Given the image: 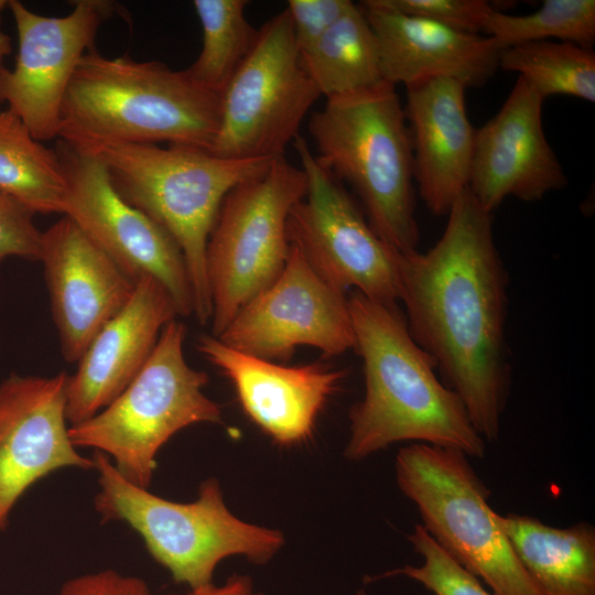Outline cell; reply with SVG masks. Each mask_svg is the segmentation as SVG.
<instances>
[{
	"label": "cell",
	"mask_w": 595,
	"mask_h": 595,
	"mask_svg": "<svg viewBox=\"0 0 595 595\" xmlns=\"http://www.w3.org/2000/svg\"><path fill=\"white\" fill-rule=\"evenodd\" d=\"M428 251L399 255L400 299L414 342L462 400L476 432L495 441L511 377L508 277L491 214L466 190Z\"/></svg>",
	"instance_id": "1"
},
{
	"label": "cell",
	"mask_w": 595,
	"mask_h": 595,
	"mask_svg": "<svg viewBox=\"0 0 595 595\" xmlns=\"http://www.w3.org/2000/svg\"><path fill=\"white\" fill-rule=\"evenodd\" d=\"M348 306L365 394L349 411L344 456L361 461L393 443L416 441L482 458L484 439L459 397L443 383L431 357L412 338L398 303L353 291Z\"/></svg>",
	"instance_id": "2"
},
{
	"label": "cell",
	"mask_w": 595,
	"mask_h": 595,
	"mask_svg": "<svg viewBox=\"0 0 595 595\" xmlns=\"http://www.w3.org/2000/svg\"><path fill=\"white\" fill-rule=\"evenodd\" d=\"M220 94L156 61L107 57L96 48L80 60L68 86L58 139L79 151L115 143L186 145L209 152Z\"/></svg>",
	"instance_id": "3"
},
{
	"label": "cell",
	"mask_w": 595,
	"mask_h": 595,
	"mask_svg": "<svg viewBox=\"0 0 595 595\" xmlns=\"http://www.w3.org/2000/svg\"><path fill=\"white\" fill-rule=\"evenodd\" d=\"M309 131L316 159L353 187L375 232L398 252L416 250L413 152L396 86L383 80L326 99Z\"/></svg>",
	"instance_id": "4"
},
{
	"label": "cell",
	"mask_w": 595,
	"mask_h": 595,
	"mask_svg": "<svg viewBox=\"0 0 595 595\" xmlns=\"http://www.w3.org/2000/svg\"><path fill=\"white\" fill-rule=\"evenodd\" d=\"M82 152L96 156L117 193L173 238L191 278L193 315L201 324L210 322L205 255L219 207L230 190L274 159H224L177 144L115 143Z\"/></svg>",
	"instance_id": "5"
},
{
	"label": "cell",
	"mask_w": 595,
	"mask_h": 595,
	"mask_svg": "<svg viewBox=\"0 0 595 595\" xmlns=\"http://www.w3.org/2000/svg\"><path fill=\"white\" fill-rule=\"evenodd\" d=\"M93 459L99 487L94 506L101 520L129 524L178 584L212 583L219 562L234 555L263 565L284 544L281 531L234 516L216 478L199 485L195 500L177 502L127 480L104 453L95 451Z\"/></svg>",
	"instance_id": "6"
},
{
	"label": "cell",
	"mask_w": 595,
	"mask_h": 595,
	"mask_svg": "<svg viewBox=\"0 0 595 595\" xmlns=\"http://www.w3.org/2000/svg\"><path fill=\"white\" fill-rule=\"evenodd\" d=\"M185 325L171 321L128 387L97 414L69 426L76 447L104 453L122 477L142 488H149L156 455L175 433L223 421L220 405L203 391L208 375L185 359Z\"/></svg>",
	"instance_id": "7"
},
{
	"label": "cell",
	"mask_w": 595,
	"mask_h": 595,
	"mask_svg": "<svg viewBox=\"0 0 595 595\" xmlns=\"http://www.w3.org/2000/svg\"><path fill=\"white\" fill-rule=\"evenodd\" d=\"M467 457L424 443L403 447L394 463L398 487L415 505L429 536L494 595H540Z\"/></svg>",
	"instance_id": "8"
},
{
	"label": "cell",
	"mask_w": 595,
	"mask_h": 595,
	"mask_svg": "<svg viewBox=\"0 0 595 595\" xmlns=\"http://www.w3.org/2000/svg\"><path fill=\"white\" fill-rule=\"evenodd\" d=\"M305 193L303 170L283 155L225 196L205 255L213 336L281 273L290 250L288 218Z\"/></svg>",
	"instance_id": "9"
},
{
	"label": "cell",
	"mask_w": 595,
	"mask_h": 595,
	"mask_svg": "<svg viewBox=\"0 0 595 595\" xmlns=\"http://www.w3.org/2000/svg\"><path fill=\"white\" fill-rule=\"evenodd\" d=\"M320 97L284 10L258 29L250 52L221 91L209 152L231 160L283 156Z\"/></svg>",
	"instance_id": "10"
},
{
	"label": "cell",
	"mask_w": 595,
	"mask_h": 595,
	"mask_svg": "<svg viewBox=\"0 0 595 595\" xmlns=\"http://www.w3.org/2000/svg\"><path fill=\"white\" fill-rule=\"evenodd\" d=\"M306 193L288 218V240L329 284L383 303H399L397 250L371 228L342 182L298 136L293 141Z\"/></svg>",
	"instance_id": "11"
},
{
	"label": "cell",
	"mask_w": 595,
	"mask_h": 595,
	"mask_svg": "<svg viewBox=\"0 0 595 595\" xmlns=\"http://www.w3.org/2000/svg\"><path fill=\"white\" fill-rule=\"evenodd\" d=\"M55 151L68 185L64 216L133 282L154 279L171 295L180 316L193 315L191 278L173 238L117 193L96 156L61 140Z\"/></svg>",
	"instance_id": "12"
},
{
	"label": "cell",
	"mask_w": 595,
	"mask_h": 595,
	"mask_svg": "<svg viewBox=\"0 0 595 595\" xmlns=\"http://www.w3.org/2000/svg\"><path fill=\"white\" fill-rule=\"evenodd\" d=\"M217 338L275 363L289 360L299 346L314 347L326 357L355 348L348 298L325 281L294 245L278 278Z\"/></svg>",
	"instance_id": "13"
},
{
	"label": "cell",
	"mask_w": 595,
	"mask_h": 595,
	"mask_svg": "<svg viewBox=\"0 0 595 595\" xmlns=\"http://www.w3.org/2000/svg\"><path fill=\"white\" fill-rule=\"evenodd\" d=\"M108 0H76L64 17H46L9 0L18 33L13 68L0 72V102L43 142L58 138L64 99L82 57L116 12Z\"/></svg>",
	"instance_id": "14"
},
{
	"label": "cell",
	"mask_w": 595,
	"mask_h": 595,
	"mask_svg": "<svg viewBox=\"0 0 595 595\" xmlns=\"http://www.w3.org/2000/svg\"><path fill=\"white\" fill-rule=\"evenodd\" d=\"M68 375L12 374L0 382V530L20 497L37 480L67 467L94 469L69 437Z\"/></svg>",
	"instance_id": "15"
},
{
	"label": "cell",
	"mask_w": 595,
	"mask_h": 595,
	"mask_svg": "<svg viewBox=\"0 0 595 595\" xmlns=\"http://www.w3.org/2000/svg\"><path fill=\"white\" fill-rule=\"evenodd\" d=\"M543 100L518 76L499 111L475 130L467 190L490 214L509 196L537 202L567 183L543 130Z\"/></svg>",
	"instance_id": "16"
},
{
	"label": "cell",
	"mask_w": 595,
	"mask_h": 595,
	"mask_svg": "<svg viewBox=\"0 0 595 595\" xmlns=\"http://www.w3.org/2000/svg\"><path fill=\"white\" fill-rule=\"evenodd\" d=\"M63 357L77 363L136 282L67 216L42 231L40 259Z\"/></svg>",
	"instance_id": "17"
},
{
	"label": "cell",
	"mask_w": 595,
	"mask_h": 595,
	"mask_svg": "<svg viewBox=\"0 0 595 595\" xmlns=\"http://www.w3.org/2000/svg\"><path fill=\"white\" fill-rule=\"evenodd\" d=\"M196 347L231 382L247 416L281 446L313 435L321 412L346 377L344 369L322 363L284 366L258 358L213 335L201 336Z\"/></svg>",
	"instance_id": "18"
},
{
	"label": "cell",
	"mask_w": 595,
	"mask_h": 595,
	"mask_svg": "<svg viewBox=\"0 0 595 595\" xmlns=\"http://www.w3.org/2000/svg\"><path fill=\"white\" fill-rule=\"evenodd\" d=\"M178 315L167 291L154 279L136 282L129 302L91 339L68 376L66 419L78 424L110 404L152 354L162 329Z\"/></svg>",
	"instance_id": "19"
},
{
	"label": "cell",
	"mask_w": 595,
	"mask_h": 595,
	"mask_svg": "<svg viewBox=\"0 0 595 595\" xmlns=\"http://www.w3.org/2000/svg\"><path fill=\"white\" fill-rule=\"evenodd\" d=\"M377 39L385 82L405 87L431 78H451L466 88L485 85L498 68L500 50L489 36L454 30L402 14L378 0L361 1Z\"/></svg>",
	"instance_id": "20"
},
{
	"label": "cell",
	"mask_w": 595,
	"mask_h": 595,
	"mask_svg": "<svg viewBox=\"0 0 595 595\" xmlns=\"http://www.w3.org/2000/svg\"><path fill=\"white\" fill-rule=\"evenodd\" d=\"M405 88L414 182L426 208L446 216L469 181L476 129L467 116L466 87L439 77Z\"/></svg>",
	"instance_id": "21"
},
{
	"label": "cell",
	"mask_w": 595,
	"mask_h": 595,
	"mask_svg": "<svg viewBox=\"0 0 595 595\" xmlns=\"http://www.w3.org/2000/svg\"><path fill=\"white\" fill-rule=\"evenodd\" d=\"M497 521L540 595H595V529L567 528L516 513Z\"/></svg>",
	"instance_id": "22"
},
{
	"label": "cell",
	"mask_w": 595,
	"mask_h": 595,
	"mask_svg": "<svg viewBox=\"0 0 595 595\" xmlns=\"http://www.w3.org/2000/svg\"><path fill=\"white\" fill-rule=\"evenodd\" d=\"M301 58L326 99L383 82L377 39L359 4L353 3Z\"/></svg>",
	"instance_id": "23"
},
{
	"label": "cell",
	"mask_w": 595,
	"mask_h": 595,
	"mask_svg": "<svg viewBox=\"0 0 595 595\" xmlns=\"http://www.w3.org/2000/svg\"><path fill=\"white\" fill-rule=\"evenodd\" d=\"M0 191L34 215H64L68 185L57 152L9 109L0 110Z\"/></svg>",
	"instance_id": "24"
},
{
	"label": "cell",
	"mask_w": 595,
	"mask_h": 595,
	"mask_svg": "<svg viewBox=\"0 0 595 595\" xmlns=\"http://www.w3.org/2000/svg\"><path fill=\"white\" fill-rule=\"evenodd\" d=\"M498 67L515 72L543 99L554 95L595 101V53L570 42L538 41L500 50Z\"/></svg>",
	"instance_id": "25"
},
{
	"label": "cell",
	"mask_w": 595,
	"mask_h": 595,
	"mask_svg": "<svg viewBox=\"0 0 595 595\" xmlns=\"http://www.w3.org/2000/svg\"><path fill=\"white\" fill-rule=\"evenodd\" d=\"M246 0H194L203 30L202 50L184 69L202 87L221 94L250 52L258 30L246 18Z\"/></svg>",
	"instance_id": "26"
},
{
	"label": "cell",
	"mask_w": 595,
	"mask_h": 595,
	"mask_svg": "<svg viewBox=\"0 0 595 595\" xmlns=\"http://www.w3.org/2000/svg\"><path fill=\"white\" fill-rule=\"evenodd\" d=\"M484 32L499 50L555 39L592 47L595 40V1L544 0L538 10L523 15L494 10Z\"/></svg>",
	"instance_id": "27"
},
{
	"label": "cell",
	"mask_w": 595,
	"mask_h": 595,
	"mask_svg": "<svg viewBox=\"0 0 595 595\" xmlns=\"http://www.w3.org/2000/svg\"><path fill=\"white\" fill-rule=\"evenodd\" d=\"M408 540L421 558V564L404 565L378 578L401 575L421 584L433 595H494L447 554L421 524H415Z\"/></svg>",
	"instance_id": "28"
},
{
	"label": "cell",
	"mask_w": 595,
	"mask_h": 595,
	"mask_svg": "<svg viewBox=\"0 0 595 595\" xmlns=\"http://www.w3.org/2000/svg\"><path fill=\"white\" fill-rule=\"evenodd\" d=\"M385 8L457 31L479 34L494 7L485 0H378Z\"/></svg>",
	"instance_id": "29"
},
{
	"label": "cell",
	"mask_w": 595,
	"mask_h": 595,
	"mask_svg": "<svg viewBox=\"0 0 595 595\" xmlns=\"http://www.w3.org/2000/svg\"><path fill=\"white\" fill-rule=\"evenodd\" d=\"M34 214L0 191V262L9 257L39 261L42 231Z\"/></svg>",
	"instance_id": "30"
},
{
	"label": "cell",
	"mask_w": 595,
	"mask_h": 595,
	"mask_svg": "<svg viewBox=\"0 0 595 595\" xmlns=\"http://www.w3.org/2000/svg\"><path fill=\"white\" fill-rule=\"evenodd\" d=\"M353 3L349 0H289L285 10L300 54L312 47Z\"/></svg>",
	"instance_id": "31"
},
{
	"label": "cell",
	"mask_w": 595,
	"mask_h": 595,
	"mask_svg": "<svg viewBox=\"0 0 595 595\" xmlns=\"http://www.w3.org/2000/svg\"><path fill=\"white\" fill-rule=\"evenodd\" d=\"M58 595H151V592L142 578L102 570L66 581Z\"/></svg>",
	"instance_id": "32"
},
{
	"label": "cell",
	"mask_w": 595,
	"mask_h": 595,
	"mask_svg": "<svg viewBox=\"0 0 595 595\" xmlns=\"http://www.w3.org/2000/svg\"><path fill=\"white\" fill-rule=\"evenodd\" d=\"M178 595V594H167ZM183 595H259L253 592L252 581L247 575L234 574L224 584L215 585L213 582L199 587L191 588Z\"/></svg>",
	"instance_id": "33"
},
{
	"label": "cell",
	"mask_w": 595,
	"mask_h": 595,
	"mask_svg": "<svg viewBox=\"0 0 595 595\" xmlns=\"http://www.w3.org/2000/svg\"><path fill=\"white\" fill-rule=\"evenodd\" d=\"M11 50V39L0 26V72L4 67L3 62Z\"/></svg>",
	"instance_id": "34"
},
{
	"label": "cell",
	"mask_w": 595,
	"mask_h": 595,
	"mask_svg": "<svg viewBox=\"0 0 595 595\" xmlns=\"http://www.w3.org/2000/svg\"><path fill=\"white\" fill-rule=\"evenodd\" d=\"M7 8L9 9V0H0V24H1V15Z\"/></svg>",
	"instance_id": "35"
}]
</instances>
